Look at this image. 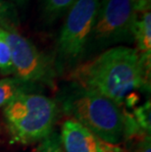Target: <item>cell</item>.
<instances>
[{
  "instance_id": "cell-1",
  "label": "cell",
  "mask_w": 151,
  "mask_h": 152,
  "mask_svg": "<svg viewBox=\"0 0 151 152\" xmlns=\"http://www.w3.org/2000/svg\"><path fill=\"white\" fill-rule=\"evenodd\" d=\"M150 70V55L118 45L103 51L94 59L77 65L72 72L76 85L95 90L116 104H121L142 88Z\"/></svg>"
},
{
  "instance_id": "cell-2",
  "label": "cell",
  "mask_w": 151,
  "mask_h": 152,
  "mask_svg": "<svg viewBox=\"0 0 151 152\" xmlns=\"http://www.w3.org/2000/svg\"><path fill=\"white\" fill-rule=\"evenodd\" d=\"M63 111L99 140L115 144L124 137L120 106L95 90L74 83L61 99Z\"/></svg>"
},
{
  "instance_id": "cell-3",
  "label": "cell",
  "mask_w": 151,
  "mask_h": 152,
  "mask_svg": "<svg viewBox=\"0 0 151 152\" xmlns=\"http://www.w3.org/2000/svg\"><path fill=\"white\" fill-rule=\"evenodd\" d=\"M56 102L39 93L18 95L4 107V116L11 140L28 144L43 140L50 134L56 121Z\"/></svg>"
},
{
  "instance_id": "cell-4",
  "label": "cell",
  "mask_w": 151,
  "mask_h": 152,
  "mask_svg": "<svg viewBox=\"0 0 151 152\" xmlns=\"http://www.w3.org/2000/svg\"><path fill=\"white\" fill-rule=\"evenodd\" d=\"M101 0H77L70 8L57 40L59 70L78 64L90 41Z\"/></svg>"
},
{
  "instance_id": "cell-5",
  "label": "cell",
  "mask_w": 151,
  "mask_h": 152,
  "mask_svg": "<svg viewBox=\"0 0 151 152\" xmlns=\"http://www.w3.org/2000/svg\"><path fill=\"white\" fill-rule=\"evenodd\" d=\"M10 47L13 74L22 82L31 83H45L52 80L53 69L47 58L35 47V45L23 37L9 23L0 25Z\"/></svg>"
},
{
  "instance_id": "cell-6",
  "label": "cell",
  "mask_w": 151,
  "mask_h": 152,
  "mask_svg": "<svg viewBox=\"0 0 151 152\" xmlns=\"http://www.w3.org/2000/svg\"><path fill=\"white\" fill-rule=\"evenodd\" d=\"M137 15L131 0H101L90 41L98 46H110L133 40V25Z\"/></svg>"
},
{
  "instance_id": "cell-7",
  "label": "cell",
  "mask_w": 151,
  "mask_h": 152,
  "mask_svg": "<svg viewBox=\"0 0 151 152\" xmlns=\"http://www.w3.org/2000/svg\"><path fill=\"white\" fill-rule=\"evenodd\" d=\"M60 140L65 152H103L101 140L72 119L63 124Z\"/></svg>"
},
{
  "instance_id": "cell-8",
  "label": "cell",
  "mask_w": 151,
  "mask_h": 152,
  "mask_svg": "<svg viewBox=\"0 0 151 152\" xmlns=\"http://www.w3.org/2000/svg\"><path fill=\"white\" fill-rule=\"evenodd\" d=\"M133 40L136 42L137 52L142 55L151 53V13L146 11L141 13L133 25Z\"/></svg>"
},
{
  "instance_id": "cell-9",
  "label": "cell",
  "mask_w": 151,
  "mask_h": 152,
  "mask_svg": "<svg viewBox=\"0 0 151 152\" xmlns=\"http://www.w3.org/2000/svg\"><path fill=\"white\" fill-rule=\"evenodd\" d=\"M33 88L34 85L24 83L15 77L0 80V108L5 107L22 93L31 92Z\"/></svg>"
},
{
  "instance_id": "cell-10",
  "label": "cell",
  "mask_w": 151,
  "mask_h": 152,
  "mask_svg": "<svg viewBox=\"0 0 151 152\" xmlns=\"http://www.w3.org/2000/svg\"><path fill=\"white\" fill-rule=\"evenodd\" d=\"M77 0H43V11L46 19L54 21L70 10Z\"/></svg>"
},
{
  "instance_id": "cell-11",
  "label": "cell",
  "mask_w": 151,
  "mask_h": 152,
  "mask_svg": "<svg viewBox=\"0 0 151 152\" xmlns=\"http://www.w3.org/2000/svg\"><path fill=\"white\" fill-rule=\"evenodd\" d=\"M0 72L6 75L13 74L10 47L1 28H0Z\"/></svg>"
},
{
  "instance_id": "cell-12",
  "label": "cell",
  "mask_w": 151,
  "mask_h": 152,
  "mask_svg": "<svg viewBox=\"0 0 151 152\" xmlns=\"http://www.w3.org/2000/svg\"><path fill=\"white\" fill-rule=\"evenodd\" d=\"M134 120L145 134H150V102L148 101L134 111Z\"/></svg>"
},
{
  "instance_id": "cell-13",
  "label": "cell",
  "mask_w": 151,
  "mask_h": 152,
  "mask_svg": "<svg viewBox=\"0 0 151 152\" xmlns=\"http://www.w3.org/2000/svg\"><path fill=\"white\" fill-rule=\"evenodd\" d=\"M35 152H65L61 143L60 137L56 134H50L44 138Z\"/></svg>"
},
{
  "instance_id": "cell-14",
  "label": "cell",
  "mask_w": 151,
  "mask_h": 152,
  "mask_svg": "<svg viewBox=\"0 0 151 152\" xmlns=\"http://www.w3.org/2000/svg\"><path fill=\"white\" fill-rule=\"evenodd\" d=\"M133 9L137 14H141L143 12L150 11L151 0H131Z\"/></svg>"
},
{
  "instance_id": "cell-15",
  "label": "cell",
  "mask_w": 151,
  "mask_h": 152,
  "mask_svg": "<svg viewBox=\"0 0 151 152\" xmlns=\"http://www.w3.org/2000/svg\"><path fill=\"white\" fill-rule=\"evenodd\" d=\"M133 152H151V141L150 134H146L143 137V140L139 141Z\"/></svg>"
},
{
  "instance_id": "cell-16",
  "label": "cell",
  "mask_w": 151,
  "mask_h": 152,
  "mask_svg": "<svg viewBox=\"0 0 151 152\" xmlns=\"http://www.w3.org/2000/svg\"><path fill=\"white\" fill-rule=\"evenodd\" d=\"M8 12V6L4 0H0V25L6 23V14Z\"/></svg>"
},
{
  "instance_id": "cell-17",
  "label": "cell",
  "mask_w": 151,
  "mask_h": 152,
  "mask_svg": "<svg viewBox=\"0 0 151 152\" xmlns=\"http://www.w3.org/2000/svg\"><path fill=\"white\" fill-rule=\"evenodd\" d=\"M13 2H15L16 4H18V5H20V6H23L25 5L26 3H27L28 0H12Z\"/></svg>"
}]
</instances>
